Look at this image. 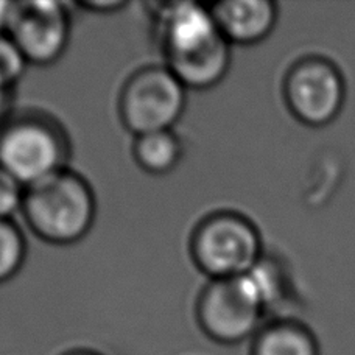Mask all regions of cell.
Segmentation results:
<instances>
[{
	"label": "cell",
	"mask_w": 355,
	"mask_h": 355,
	"mask_svg": "<svg viewBox=\"0 0 355 355\" xmlns=\"http://www.w3.org/2000/svg\"><path fill=\"white\" fill-rule=\"evenodd\" d=\"M251 355H320L312 329L293 318L263 324L252 338Z\"/></svg>",
	"instance_id": "cell-10"
},
{
	"label": "cell",
	"mask_w": 355,
	"mask_h": 355,
	"mask_svg": "<svg viewBox=\"0 0 355 355\" xmlns=\"http://www.w3.org/2000/svg\"><path fill=\"white\" fill-rule=\"evenodd\" d=\"M215 25L231 46H254L276 28L279 10L271 0H226L209 6Z\"/></svg>",
	"instance_id": "cell-9"
},
{
	"label": "cell",
	"mask_w": 355,
	"mask_h": 355,
	"mask_svg": "<svg viewBox=\"0 0 355 355\" xmlns=\"http://www.w3.org/2000/svg\"><path fill=\"white\" fill-rule=\"evenodd\" d=\"M132 156L144 172L162 176L172 172L181 162L182 144L173 130L150 132L135 139Z\"/></svg>",
	"instance_id": "cell-11"
},
{
	"label": "cell",
	"mask_w": 355,
	"mask_h": 355,
	"mask_svg": "<svg viewBox=\"0 0 355 355\" xmlns=\"http://www.w3.org/2000/svg\"><path fill=\"white\" fill-rule=\"evenodd\" d=\"M12 5H15V2H3V0L0 2V33H6L12 12Z\"/></svg>",
	"instance_id": "cell-17"
},
{
	"label": "cell",
	"mask_w": 355,
	"mask_h": 355,
	"mask_svg": "<svg viewBox=\"0 0 355 355\" xmlns=\"http://www.w3.org/2000/svg\"><path fill=\"white\" fill-rule=\"evenodd\" d=\"M190 256L209 281L246 276L265 256L261 231L239 212L211 214L193 230Z\"/></svg>",
	"instance_id": "cell-4"
},
{
	"label": "cell",
	"mask_w": 355,
	"mask_h": 355,
	"mask_svg": "<svg viewBox=\"0 0 355 355\" xmlns=\"http://www.w3.org/2000/svg\"><path fill=\"white\" fill-rule=\"evenodd\" d=\"M24 187L15 178L0 167V220H10L16 211H21Z\"/></svg>",
	"instance_id": "cell-14"
},
{
	"label": "cell",
	"mask_w": 355,
	"mask_h": 355,
	"mask_svg": "<svg viewBox=\"0 0 355 355\" xmlns=\"http://www.w3.org/2000/svg\"><path fill=\"white\" fill-rule=\"evenodd\" d=\"M27 256V243L19 226L0 220V284L10 281L21 271Z\"/></svg>",
	"instance_id": "cell-12"
},
{
	"label": "cell",
	"mask_w": 355,
	"mask_h": 355,
	"mask_svg": "<svg viewBox=\"0 0 355 355\" xmlns=\"http://www.w3.org/2000/svg\"><path fill=\"white\" fill-rule=\"evenodd\" d=\"M30 64L6 33H0V87L11 91Z\"/></svg>",
	"instance_id": "cell-13"
},
{
	"label": "cell",
	"mask_w": 355,
	"mask_h": 355,
	"mask_svg": "<svg viewBox=\"0 0 355 355\" xmlns=\"http://www.w3.org/2000/svg\"><path fill=\"white\" fill-rule=\"evenodd\" d=\"M10 105H11V91L0 87V126H2L10 116Z\"/></svg>",
	"instance_id": "cell-16"
},
{
	"label": "cell",
	"mask_w": 355,
	"mask_h": 355,
	"mask_svg": "<svg viewBox=\"0 0 355 355\" xmlns=\"http://www.w3.org/2000/svg\"><path fill=\"white\" fill-rule=\"evenodd\" d=\"M186 92L166 66L139 69L120 92L119 112L123 126L135 137L173 130L186 110Z\"/></svg>",
	"instance_id": "cell-7"
},
{
	"label": "cell",
	"mask_w": 355,
	"mask_h": 355,
	"mask_svg": "<svg viewBox=\"0 0 355 355\" xmlns=\"http://www.w3.org/2000/svg\"><path fill=\"white\" fill-rule=\"evenodd\" d=\"M62 355H100V354H97V352H94V351H86V349H77V351H71V352H66V354H62Z\"/></svg>",
	"instance_id": "cell-18"
},
{
	"label": "cell",
	"mask_w": 355,
	"mask_h": 355,
	"mask_svg": "<svg viewBox=\"0 0 355 355\" xmlns=\"http://www.w3.org/2000/svg\"><path fill=\"white\" fill-rule=\"evenodd\" d=\"M6 35L28 64L52 66L69 46L71 11L58 0L15 2Z\"/></svg>",
	"instance_id": "cell-8"
},
{
	"label": "cell",
	"mask_w": 355,
	"mask_h": 355,
	"mask_svg": "<svg viewBox=\"0 0 355 355\" xmlns=\"http://www.w3.org/2000/svg\"><path fill=\"white\" fill-rule=\"evenodd\" d=\"M64 130L41 112H24L0 126V167L24 189L67 168Z\"/></svg>",
	"instance_id": "cell-3"
},
{
	"label": "cell",
	"mask_w": 355,
	"mask_h": 355,
	"mask_svg": "<svg viewBox=\"0 0 355 355\" xmlns=\"http://www.w3.org/2000/svg\"><path fill=\"white\" fill-rule=\"evenodd\" d=\"M265 306L248 276L215 279L202 288L196 320L207 338L220 345H239L261 329Z\"/></svg>",
	"instance_id": "cell-6"
},
{
	"label": "cell",
	"mask_w": 355,
	"mask_h": 355,
	"mask_svg": "<svg viewBox=\"0 0 355 355\" xmlns=\"http://www.w3.org/2000/svg\"><path fill=\"white\" fill-rule=\"evenodd\" d=\"M19 212L37 239L52 245H72L91 231L97 201L85 178L64 168L24 189Z\"/></svg>",
	"instance_id": "cell-2"
},
{
	"label": "cell",
	"mask_w": 355,
	"mask_h": 355,
	"mask_svg": "<svg viewBox=\"0 0 355 355\" xmlns=\"http://www.w3.org/2000/svg\"><path fill=\"white\" fill-rule=\"evenodd\" d=\"M347 95L346 78L332 60L306 55L288 67L282 97L288 112L310 128H322L338 119Z\"/></svg>",
	"instance_id": "cell-5"
},
{
	"label": "cell",
	"mask_w": 355,
	"mask_h": 355,
	"mask_svg": "<svg viewBox=\"0 0 355 355\" xmlns=\"http://www.w3.org/2000/svg\"><path fill=\"white\" fill-rule=\"evenodd\" d=\"M151 6L166 67L182 86L207 91L221 83L231 67V44L221 36L209 6L192 2Z\"/></svg>",
	"instance_id": "cell-1"
},
{
	"label": "cell",
	"mask_w": 355,
	"mask_h": 355,
	"mask_svg": "<svg viewBox=\"0 0 355 355\" xmlns=\"http://www.w3.org/2000/svg\"><path fill=\"white\" fill-rule=\"evenodd\" d=\"M80 6L86 11L97 12V15H111L114 11H119L128 6L126 2H120V0H111V2H83Z\"/></svg>",
	"instance_id": "cell-15"
}]
</instances>
